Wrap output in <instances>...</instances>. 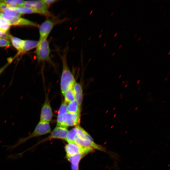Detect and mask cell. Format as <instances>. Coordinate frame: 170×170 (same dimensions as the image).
I'll return each mask as SVG.
<instances>
[{
	"instance_id": "1",
	"label": "cell",
	"mask_w": 170,
	"mask_h": 170,
	"mask_svg": "<svg viewBox=\"0 0 170 170\" xmlns=\"http://www.w3.org/2000/svg\"><path fill=\"white\" fill-rule=\"evenodd\" d=\"M68 48V47L67 46L65 48L62 54H59L62 65L60 88L63 94L67 89L72 87L76 82L74 77L68 65L67 54Z\"/></svg>"
},
{
	"instance_id": "2",
	"label": "cell",
	"mask_w": 170,
	"mask_h": 170,
	"mask_svg": "<svg viewBox=\"0 0 170 170\" xmlns=\"http://www.w3.org/2000/svg\"><path fill=\"white\" fill-rule=\"evenodd\" d=\"M67 20L66 18L61 19L54 16L48 18L39 27L40 39L39 40L47 39L50 33L56 26Z\"/></svg>"
},
{
	"instance_id": "3",
	"label": "cell",
	"mask_w": 170,
	"mask_h": 170,
	"mask_svg": "<svg viewBox=\"0 0 170 170\" xmlns=\"http://www.w3.org/2000/svg\"><path fill=\"white\" fill-rule=\"evenodd\" d=\"M49 43L46 39L39 40L36 51V57L39 61H46L53 64L50 57Z\"/></svg>"
},
{
	"instance_id": "4",
	"label": "cell",
	"mask_w": 170,
	"mask_h": 170,
	"mask_svg": "<svg viewBox=\"0 0 170 170\" xmlns=\"http://www.w3.org/2000/svg\"><path fill=\"white\" fill-rule=\"evenodd\" d=\"M22 6L32 9L37 13L43 15L48 18L54 16L48 10L49 7L42 0L25 1Z\"/></svg>"
},
{
	"instance_id": "5",
	"label": "cell",
	"mask_w": 170,
	"mask_h": 170,
	"mask_svg": "<svg viewBox=\"0 0 170 170\" xmlns=\"http://www.w3.org/2000/svg\"><path fill=\"white\" fill-rule=\"evenodd\" d=\"M66 156H71L81 153L89 154L94 149L88 147L82 146L74 142L68 143L64 147Z\"/></svg>"
},
{
	"instance_id": "6",
	"label": "cell",
	"mask_w": 170,
	"mask_h": 170,
	"mask_svg": "<svg viewBox=\"0 0 170 170\" xmlns=\"http://www.w3.org/2000/svg\"><path fill=\"white\" fill-rule=\"evenodd\" d=\"M68 131L66 128L57 126L48 137L39 141L34 146L30 148L29 149H31L41 143L53 139H59L65 140L66 136Z\"/></svg>"
},
{
	"instance_id": "7",
	"label": "cell",
	"mask_w": 170,
	"mask_h": 170,
	"mask_svg": "<svg viewBox=\"0 0 170 170\" xmlns=\"http://www.w3.org/2000/svg\"><path fill=\"white\" fill-rule=\"evenodd\" d=\"M53 114L48 95L46 94L41 109L40 121L49 122L52 118Z\"/></svg>"
},
{
	"instance_id": "8",
	"label": "cell",
	"mask_w": 170,
	"mask_h": 170,
	"mask_svg": "<svg viewBox=\"0 0 170 170\" xmlns=\"http://www.w3.org/2000/svg\"><path fill=\"white\" fill-rule=\"evenodd\" d=\"M80 113H71L66 112L63 118V127L78 126L80 122Z\"/></svg>"
},
{
	"instance_id": "9",
	"label": "cell",
	"mask_w": 170,
	"mask_h": 170,
	"mask_svg": "<svg viewBox=\"0 0 170 170\" xmlns=\"http://www.w3.org/2000/svg\"><path fill=\"white\" fill-rule=\"evenodd\" d=\"M87 155L85 153H81L71 156H66L67 160L71 163L72 170H79L80 161Z\"/></svg>"
},
{
	"instance_id": "10",
	"label": "cell",
	"mask_w": 170,
	"mask_h": 170,
	"mask_svg": "<svg viewBox=\"0 0 170 170\" xmlns=\"http://www.w3.org/2000/svg\"><path fill=\"white\" fill-rule=\"evenodd\" d=\"M8 21L10 25L30 26H38L36 23L20 17H14Z\"/></svg>"
},
{
	"instance_id": "11",
	"label": "cell",
	"mask_w": 170,
	"mask_h": 170,
	"mask_svg": "<svg viewBox=\"0 0 170 170\" xmlns=\"http://www.w3.org/2000/svg\"><path fill=\"white\" fill-rule=\"evenodd\" d=\"M21 14L15 9L10 8L8 7L3 11L0 15V17L9 21L14 17H20Z\"/></svg>"
},
{
	"instance_id": "12",
	"label": "cell",
	"mask_w": 170,
	"mask_h": 170,
	"mask_svg": "<svg viewBox=\"0 0 170 170\" xmlns=\"http://www.w3.org/2000/svg\"><path fill=\"white\" fill-rule=\"evenodd\" d=\"M72 88L75 100L81 106L83 98V92L82 86L79 83L75 82L72 87Z\"/></svg>"
},
{
	"instance_id": "13",
	"label": "cell",
	"mask_w": 170,
	"mask_h": 170,
	"mask_svg": "<svg viewBox=\"0 0 170 170\" xmlns=\"http://www.w3.org/2000/svg\"><path fill=\"white\" fill-rule=\"evenodd\" d=\"M67 105L66 103L64 101L60 106L57 114V126L63 127V118L64 115L67 112Z\"/></svg>"
},
{
	"instance_id": "14",
	"label": "cell",
	"mask_w": 170,
	"mask_h": 170,
	"mask_svg": "<svg viewBox=\"0 0 170 170\" xmlns=\"http://www.w3.org/2000/svg\"><path fill=\"white\" fill-rule=\"evenodd\" d=\"M38 41L26 40H23L20 52H25L33 48L37 47Z\"/></svg>"
},
{
	"instance_id": "15",
	"label": "cell",
	"mask_w": 170,
	"mask_h": 170,
	"mask_svg": "<svg viewBox=\"0 0 170 170\" xmlns=\"http://www.w3.org/2000/svg\"><path fill=\"white\" fill-rule=\"evenodd\" d=\"M80 106L76 100L68 103L67 105V112L71 113H80Z\"/></svg>"
},
{
	"instance_id": "16",
	"label": "cell",
	"mask_w": 170,
	"mask_h": 170,
	"mask_svg": "<svg viewBox=\"0 0 170 170\" xmlns=\"http://www.w3.org/2000/svg\"><path fill=\"white\" fill-rule=\"evenodd\" d=\"M63 95L64 97V101L66 103H69L75 100L72 87L67 89Z\"/></svg>"
},
{
	"instance_id": "17",
	"label": "cell",
	"mask_w": 170,
	"mask_h": 170,
	"mask_svg": "<svg viewBox=\"0 0 170 170\" xmlns=\"http://www.w3.org/2000/svg\"><path fill=\"white\" fill-rule=\"evenodd\" d=\"M10 38L14 47L19 51L20 52L23 40L11 36H10Z\"/></svg>"
},
{
	"instance_id": "18",
	"label": "cell",
	"mask_w": 170,
	"mask_h": 170,
	"mask_svg": "<svg viewBox=\"0 0 170 170\" xmlns=\"http://www.w3.org/2000/svg\"><path fill=\"white\" fill-rule=\"evenodd\" d=\"M10 25L8 21L0 17V30L7 32L9 30Z\"/></svg>"
},
{
	"instance_id": "19",
	"label": "cell",
	"mask_w": 170,
	"mask_h": 170,
	"mask_svg": "<svg viewBox=\"0 0 170 170\" xmlns=\"http://www.w3.org/2000/svg\"><path fill=\"white\" fill-rule=\"evenodd\" d=\"M15 9L21 14L36 13L34 10L23 6H17Z\"/></svg>"
},
{
	"instance_id": "20",
	"label": "cell",
	"mask_w": 170,
	"mask_h": 170,
	"mask_svg": "<svg viewBox=\"0 0 170 170\" xmlns=\"http://www.w3.org/2000/svg\"><path fill=\"white\" fill-rule=\"evenodd\" d=\"M8 4L17 6H22L25 1L18 0H6L1 1Z\"/></svg>"
},
{
	"instance_id": "21",
	"label": "cell",
	"mask_w": 170,
	"mask_h": 170,
	"mask_svg": "<svg viewBox=\"0 0 170 170\" xmlns=\"http://www.w3.org/2000/svg\"><path fill=\"white\" fill-rule=\"evenodd\" d=\"M10 46L9 42L6 39L0 38V47H5Z\"/></svg>"
},
{
	"instance_id": "22",
	"label": "cell",
	"mask_w": 170,
	"mask_h": 170,
	"mask_svg": "<svg viewBox=\"0 0 170 170\" xmlns=\"http://www.w3.org/2000/svg\"><path fill=\"white\" fill-rule=\"evenodd\" d=\"M43 2L49 7L50 6L56 3L58 0H43Z\"/></svg>"
},
{
	"instance_id": "23",
	"label": "cell",
	"mask_w": 170,
	"mask_h": 170,
	"mask_svg": "<svg viewBox=\"0 0 170 170\" xmlns=\"http://www.w3.org/2000/svg\"><path fill=\"white\" fill-rule=\"evenodd\" d=\"M2 2V1H1ZM8 4L3 2H0V9L2 11L8 8Z\"/></svg>"
},
{
	"instance_id": "24",
	"label": "cell",
	"mask_w": 170,
	"mask_h": 170,
	"mask_svg": "<svg viewBox=\"0 0 170 170\" xmlns=\"http://www.w3.org/2000/svg\"><path fill=\"white\" fill-rule=\"evenodd\" d=\"M11 62L8 61V62L5 65L3 66V67L0 68V76L2 73L4 71L6 68L9 65L10 63Z\"/></svg>"
},
{
	"instance_id": "25",
	"label": "cell",
	"mask_w": 170,
	"mask_h": 170,
	"mask_svg": "<svg viewBox=\"0 0 170 170\" xmlns=\"http://www.w3.org/2000/svg\"><path fill=\"white\" fill-rule=\"evenodd\" d=\"M140 82V79L138 80L136 82V83L137 84H139Z\"/></svg>"
},
{
	"instance_id": "26",
	"label": "cell",
	"mask_w": 170,
	"mask_h": 170,
	"mask_svg": "<svg viewBox=\"0 0 170 170\" xmlns=\"http://www.w3.org/2000/svg\"><path fill=\"white\" fill-rule=\"evenodd\" d=\"M116 113H115L114 114V115H113V119H115V117H116Z\"/></svg>"
},
{
	"instance_id": "27",
	"label": "cell",
	"mask_w": 170,
	"mask_h": 170,
	"mask_svg": "<svg viewBox=\"0 0 170 170\" xmlns=\"http://www.w3.org/2000/svg\"><path fill=\"white\" fill-rule=\"evenodd\" d=\"M168 77H167L166 78H165V79L164 80V81H167V79H168Z\"/></svg>"
},
{
	"instance_id": "28",
	"label": "cell",
	"mask_w": 170,
	"mask_h": 170,
	"mask_svg": "<svg viewBox=\"0 0 170 170\" xmlns=\"http://www.w3.org/2000/svg\"><path fill=\"white\" fill-rule=\"evenodd\" d=\"M138 107H136V108H135V109H134V110H138Z\"/></svg>"
},
{
	"instance_id": "29",
	"label": "cell",
	"mask_w": 170,
	"mask_h": 170,
	"mask_svg": "<svg viewBox=\"0 0 170 170\" xmlns=\"http://www.w3.org/2000/svg\"><path fill=\"white\" fill-rule=\"evenodd\" d=\"M141 87H139V88H138V90H139L141 89Z\"/></svg>"
},
{
	"instance_id": "30",
	"label": "cell",
	"mask_w": 170,
	"mask_h": 170,
	"mask_svg": "<svg viewBox=\"0 0 170 170\" xmlns=\"http://www.w3.org/2000/svg\"><path fill=\"white\" fill-rule=\"evenodd\" d=\"M128 86V84H126L125 85V86H124L125 88H127V87Z\"/></svg>"
},
{
	"instance_id": "31",
	"label": "cell",
	"mask_w": 170,
	"mask_h": 170,
	"mask_svg": "<svg viewBox=\"0 0 170 170\" xmlns=\"http://www.w3.org/2000/svg\"><path fill=\"white\" fill-rule=\"evenodd\" d=\"M117 33H115V34L114 35V37H115L117 35Z\"/></svg>"
},
{
	"instance_id": "32",
	"label": "cell",
	"mask_w": 170,
	"mask_h": 170,
	"mask_svg": "<svg viewBox=\"0 0 170 170\" xmlns=\"http://www.w3.org/2000/svg\"><path fill=\"white\" fill-rule=\"evenodd\" d=\"M122 45H121L119 47L118 49H120L121 48V47H122Z\"/></svg>"
},
{
	"instance_id": "33",
	"label": "cell",
	"mask_w": 170,
	"mask_h": 170,
	"mask_svg": "<svg viewBox=\"0 0 170 170\" xmlns=\"http://www.w3.org/2000/svg\"><path fill=\"white\" fill-rule=\"evenodd\" d=\"M122 76V75H120L119 76L118 78H120Z\"/></svg>"
},
{
	"instance_id": "34",
	"label": "cell",
	"mask_w": 170,
	"mask_h": 170,
	"mask_svg": "<svg viewBox=\"0 0 170 170\" xmlns=\"http://www.w3.org/2000/svg\"><path fill=\"white\" fill-rule=\"evenodd\" d=\"M122 94H123V93H121V94L120 95V97L122 96Z\"/></svg>"
},
{
	"instance_id": "35",
	"label": "cell",
	"mask_w": 170,
	"mask_h": 170,
	"mask_svg": "<svg viewBox=\"0 0 170 170\" xmlns=\"http://www.w3.org/2000/svg\"><path fill=\"white\" fill-rule=\"evenodd\" d=\"M123 97V96H122L120 97V99H122Z\"/></svg>"
},
{
	"instance_id": "36",
	"label": "cell",
	"mask_w": 170,
	"mask_h": 170,
	"mask_svg": "<svg viewBox=\"0 0 170 170\" xmlns=\"http://www.w3.org/2000/svg\"><path fill=\"white\" fill-rule=\"evenodd\" d=\"M166 100H163L162 101V103H164L165 102Z\"/></svg>"
},
{
	"instance_id": "37",
	"label": "cell",
	"mask_w": 170,
	"mask_h": 170,
	"mask_svg": "<svg viewBox=\"0 0 170 170\" xmlns=\"http://www.w3.org/2000/svg\"><path fill=\"white\" fill-rule=\"evenodd\" d=\"M116 109V107H115L113 109V110H115Z\"/></svg>"
},
{
	"instance_id": "38",
	"label": "cell",
	"mask_w": 170,
	"mask_h": 170,
	"mask_svg": "<svg viewBox=\"0 0 170 170\" xmlns=\"http://www.w3.org/2000/svg\"><path fill=\"white\" fill-rule=\"evenodd\" d=\"M115 54V52H114L113 53V54H112V56H114V55Z\"/></svg>"
},
{
	"instance_id": "39",
	"label": "cell",
	"mask_w": 170,
	"mask_h": 170,
	"mask_svg": "<svg viewBox=\"0 0 170 170\" xmlns=\"http://www.w3.org/2000/svg\"><path fill=\"white\" fill-rule=\"evenodd\" d=\"M141 38V37H139V38L138 40V41H139L140 39Z\"/></svg>"
},
{
	"instance_id": "40",
	"label": "cell",
	"mask_w": 170,
	"mask_h": 170,
	"mask_svg": "<svg viewBox=\"0 0 170 170\" xmlns=\"http://www.w3.org/2000/svg\"><path fill=\"white\" fill-rule=\"evenodd\" d=\"M127 83H128V81H126V82H125V83L126 84H127Z\"/></svg>"
},
{
	"instance_id": "41",
	"label": "cell",
	"mask_w": 170,
	"mask_h": 170,
	"mask_svg": "<svg viewBox=\"0 0 170 170\" xmlns=\"http://www.w3.org/2000/svg\"><path fill=\"white\" fill-rule=\"evenodd\" d=\"M151 94V93H149L148 94V96H150V95Z\"/></svg>"
},
{
	"instance_id": "42",
	"label": "cell",
	"mask_w": 170,
	"mask_h": 170,
	"mask_svg": "<svg viewBox=\"0 0 170 170\" xmlns=\"http://www.w3.org/2000/svg\"><path fill=\"white\" fill-rule=\"evenodd\" d=\"M125 81H123L122 82V83L123 84V83H125Z\"/></svg>"
},
{
	"instance_id": "43",
	"label": "cell",
	"mask_w": 170,
	"mask_h": 170,
	"mask_svg": "<svg viewBox=\"0 0 170 170\" xmlns=\"http://www.w3.org/2000/svg\"><path fill=\"white\" fill-rule=\"evenodd\" d=\"M137 34H136L135 35V36H134V38L136 36H137Z\"/></svg>"
},
{
	"instance_id": "44",
	"label": "cell",
	"mask_w": 170,
	"mask_h": 170,
	"mask_svg": "<svg viewBox=\"0 0 170 170\" xmlns=\"http://www.w3.org/2000/svg\"><path fill=\"white\" fill-rule=\"evenodd\" d=\"M113 14H114V12H112L110 16H112Z\"/></svg>"
},
{
	"instance_id": "45",
	"label": "cell",
	"mask_w": 170,
	"mask_h": 170,
	"mask_svg": "<svg viewBox=\"0 0 170 170\" xmlns=\"http://www.w3.org/2000/svg\"><path fill=\"white\" fill-rule=\"evenodd\" d=\"M1 13H2L1 12V11H0V17L1 14Z\"/></svg>"
},
{
	"instance_id": "46",
	"label": "cell",
	"mask_w": 170,
	"mask_h": 170,
	"mask_svg": "<svg viewBox=\"0 0 170 170\" xmlns=\"http://www.w3.org/2000/svg\"><path fill=\"white\" fill-rule=\"evenodd\" d=\"M170 74V72H169L167 74L168 75H169Z\"/></svg>"
},
{
	"instance_id": "47",
	"label": "cell",
	"mask_w": 170,
	"mask_h": 170,
	"mask_svg": "<svg viewBox=\"0 0 170 170\" xmlns=\"http://www.w3.org/2000/svg\"><path fill=\"white\" fill-rule=\"evenodd\" d=\"M170 52H169L168 54V55H169L170 54Z\"/></svg>"
},
{
	"instance_id": "48",
	"label": "cell",
	"mask_w": 170,
	"mask_h": 170,
	"mask_svg": "<svg viewBox=\"0 0 170 170\" xmlns=\"http://www.w3.org/2000/svg\"><path fill=\"white\" fill-rule=\"evenodd\" d=\"M129 111H130V110H128V112H129Z\"/></svg>"
},
{
	"instance_id": "49",
	"label": "cell",
	"mask_w": 170,
	"mask_h": 170,
	"mask_svg": "<svg viewBox=\"0 0 170 170\" xmlns=\"http://www.w3.org/2000/svg\"></svg>"
}]
</instances>
